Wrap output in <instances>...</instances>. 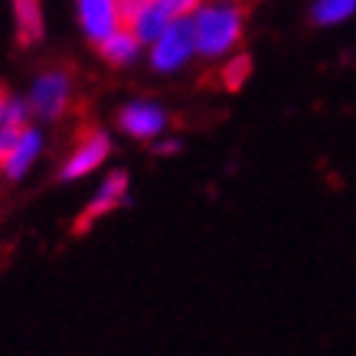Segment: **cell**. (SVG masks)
<instances>
[{
	"label": "cell",
	"instance_id": "9c48e42d",
	"mask_svg": "<svg viewBox=\"0 0 356 356\" xmlns=\"http://www.w3.org/2000/svg\"><path fill=\"white\" fill-rule=\"evenodd\" d=\"M170 20H173V17L163 10L157 0H147L144 7H138V10H134L128 20H124V26H128V30L140 40V46L147 49V46H151L154 40H157V36L163 33V26H167Z\"/></svg>",
	"mask_w": 356,
	"mask_h": 356
},
{
	"label": "cell",
	"instance_id": "3957f363",
	"mask_svg": "<svg viewBox=\"0 0 356 356\" xmlns=\"http://www.w3.org/2000/svg\"><path fill=\"white\" fill-rule=\"evenodd\" d=\"M72 105V76L65 69H46L33 79V88L26 95L30 118L36 121H59Z\"/></svg>",
	"mask_w": 356,
	"mask_h": 356
},
{
	"label": "cell",
	"instance_id": "7c38bea8",
	"mask_svg": "<svg viewBox=\"0 0 356 356\" xmlns=\"http://www.w3.org/2000/svg\"><path fill=\"white\" fill-rule=\"evenodd\" d=\"M353 13H356V0H314L311 20L317 26H337V23H346Z\"/></svg>",
	"mask_w": 356,
	"mask_h": 356
},
{
	"label": "cell",
	"instance_id": "8992f818",
	"mask_svg": "<svg viewBox=\"0 0 356 356\" xmlns=\"http://www.w3.org/2000/svg\"><path fill=\"white\" fill-rule=\"evenodd\" d=\"M128 173L124 170H111L102 184H98V190L92 193V200L86 203V209H82V216H79L76 222V232H86V229H92L98 222V219H105L108 213H115L118 206L128 203Z\"/></svg>",
	"mask_w": 356,
	"mask_h": 356
},
{
	"label": "cell",
	"instance_id": "9a60e30c",
	"mask_svg": "<svg viewBox=\"0 0 356 356\" xmlns=\"http://www.w3.org/2000/svg\"><path fill=\"white\" fill-rule=\"evenodd\" d=\"M154 151H157V154H177V151H180V144H177V140L157 138V140H154Z\"/></svg>",
	"mask_w": 356,
	"mask_h": 356
},
{
	"label": "cell",
	"instance_id": "6da1fadb",
	"mask_svg": "<svg viewBox=\"0 0 356 356\" xmlns=\"http://www.w3.org/2000/svg\"><path fill=\"white\" fill-rule=\"evenodd\" d=\"M190 26H193L196 56L226 59L238 53L242 33H245V10L238 7V0H203L190 13Z\"/></svg>",
	"mask_w": 356,
	"mask_h": 356
},
{
	"label": "cell",
	"instance_id": "4fadbf2b",
	"mask_svg": "<svg viewBox=\"0 0 356 356\" xmlns=\"http://www.w3.org/2000/svg\"><path fill=\"white\" fill-rule=\"evenodd\" d=\"M248 72H252V59H248L245 53L226 56V65H222V82H226V88H238L248 79Z\"/></svg>",
	"mask_w": 356,
	"mask_h": 356
},
{
	"label": "cell",
	"instance_id": "e0dca14e",
	"mask_svg": "<svg viewBox=\"0 0 356 356\" xmlns=\"http://www.w3.org/2000/svg\"><path fill=\"white\" fill-rule=\"evenodd\" d=\"M7 102H10V98L3 95V88H0V124H3V115H7Z\"/></svg>",
	"mask_w": 356,
	"mask_h": 356
},
{
	"label": "cell",
	"instance_id": "277c9868",
	"mask_svg": "<svg viewBox=\"0 0 356 356\" xmlns=\"http://www.w3.org/2000/svg\"><path fill=\"white\" fill-rule=\"evenodd\" d=\"M118 128L134 140H157L170 128V115L151 98H134L118 111Z\"/></svg>",
	"mask_w": 356,
	"mask_h": 356
},
{
	"label": "cell",
	"instance_id": "52a82bcc",
	"mask_svg": "<svg viewBox=\"0 0 356 356\" xmlns=\"http://www.w3.org/2000/svg\"><path fill=\"white\" fill-rule=\"evenodd\" d=\"M76 10H79V26L86 33V40H92L95 46L124 26L121 0H76Z\"/></svg>",
	"mask_w": 356,
	"mask_h": 356
},
{
	"label": "cell",
	"instance_id": "8fae6325",
	"mask_svg": "<svg viewBox=\"0 0 356 356\" xmlns=\"http://www.w3.org/2000/svg\"><path fill=\"white\" fill-rule=\"evenodd\" d=\"M13 20H17V40L33 46L43 40V0H13Z\"/></svg>",
	"mask_w": 356,
	"mask_h": 356
},
{
	"label": "cell",
	"instance_id": "7a4b0ae2",
	"mask_svg": "<svg viewBox=\"0 0 356 356\" xmlns=\"http://www.w3.org/2000/svg\"><path fill=\"white\" fill-rule=\"evenodd\" d=\"M147 59H151V69L161 72V76H173L180 72L190 59H196V40H193V26H190V17H173L163 33L147 46Z\"/></svg>",
	"mask_w": 356,
	"mask_h": 356
},
{
	"label": "cell",
	"instance_id": "2e32d148",
	"mask_svg": "<svg viewBox=\"0 0 356 356\" xmlns=\"http://www.w3.org/2000/svg\"><path fill=\"white\" fill-rule=\"evenodd\" d=\"M144 3H147V0H121V17L128 20L131 13L138 10V7H144Z\"/></svg>",
	"mask_w": 356,
	"mask_h": 356
},
{
	"label": "cell",
	"instance_id": "5bb4252c",
	"mask_svg": "<svg viewBox=\"0 0 356 356\" xmlns=\"http://www.w3.org/2000/svg\"><path fill=\"white\" fill-rule=\"evenodd\" d=\"M157 3H161L170 17H190V13H193L203 0H157Z\"/></svg>",
	"mask_w": 356,
	"mask_h": 356
},
{
	"label": "cell",
	"instance_id": "5b68a950",
	"mask_svg": "<svg viewBox=\"0 0 356 356\" xmlns=\"http://www.w3.org/2000/svg\"><path fill=\"white\" fill-rule=\"evenodd\" d=\"M108 157H111V138L102 128H92L76 140L72 151L65 154L59 177L63 180H86L88 173H95Z\"/></svg>",
	"mask_w": 356,
	"mask_h": 356
},
{
	"label": "cell",
	"instance_id": "30bf717a",
	"mask_svg": "<svg viewBox=\"0 0 356 356\" xmlns=\"http://www.w3.org/2000/svg\"><path fill=\"white\" fill-rule=\"evenodd\" d=\"M140 49H144V46H140V40L128 30V26L115 30L108 40H102V43H98V53H102V59H105L108 65H131V63H138Z\"/></svg>",
	"mask_w": 356,
	"mask_h": 356
},
{
	"label": "cell",
	"instance_id": "ba28073f",
	"mask_svg": "<svg viewBox=\"0 0 356 356\" xmlns=\"http://www.w3.org/2000/svg\"><path fill=\"white\" fill-rule=\"evenodd\" d=\"M40 154H43V131L33 128V121H30V124L20 128V134H17L10 151L3 154L0 173H3L7 180H23V177L33 170V163L40 161Z\"/></svg>",
	"mask_w": 356,
	"mask_h": 356
}]
</instances>
